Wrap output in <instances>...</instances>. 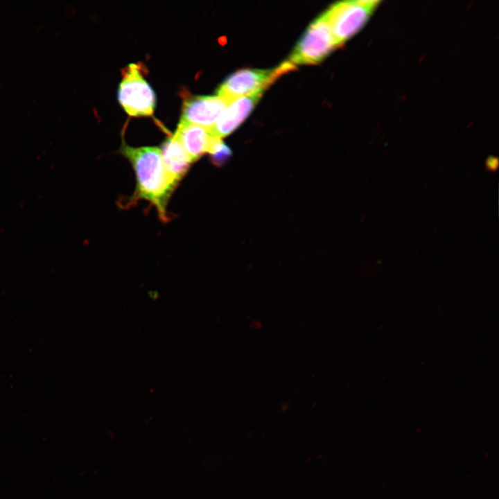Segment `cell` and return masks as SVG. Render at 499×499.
Wrapping results in <instances>:
<instances>
[{
	"mask_svg": "<svg viewBox=\"0 0 499 499\" xmlns=\"http://www.w3.org/2000/svg\"><path fill=\"white\" fill-rule=\"evenodd\" d=\"M119 152L131 164L136 178L132 195L118 204L123 209L146 200L155 207L159 220L168 222L172 216L168 202L178 184L167 173L159 148L154 146L132 147L123 139Z\"/></svg>",
	"mask_w": 499,
	"mask_h": 499,
	"instance_id": "1",
	"label": "cell"
},
{
	"mask_svg": "<svg viewBox=\"0 0 499 499\" xmlns=\"http://www.w3.org/2000/svg\"><path fill=\"white\" fill-rule=\"evenodd\" d=\"M146 67L132 63L122 69L118 88V100L130 116H150L156 105V96L147 82Z\"/></svg>",
	"mask_w": 499,
	"mask_h": 499,
	"instance_id": "2",
	"label": "cell"
},
{
	"mask_svg": "<svg viewBox=\"0 0 499 499\" xmlns=\"http://www.w3.org/2000/svg\"><path fill=\"white\" fill-rule=\"evenodd\" d=\"M379 3L374 0L340 1L324 12L338 48L365 26Z\"/></svg>",
	"mask_w": 499,
	"mask_h": 499,
	"instance_id": "3",
	"label": "cell"
},
{
	"mask_svg": "<svg viewBox=\"0 0 499 499\" xmlns=\"http://www.w3.org/2000/svg\"><path fill=\"white\" fill-rule=\"evenodd\" d=\"M288 60L271 69H243L229 76L216 90L217 96L227 102L233 99L263 91L282 75L294 71Z\"/></svg>",
	"mask_w": 499,
	"mask_h": 499,
	"instance_id": "4",
	"label": "cell"
},
{
	"mask_svg": "<svg viewBox=\"0 0 499 499\" xmlns=\"http://www.w3.org/2000/svg\"><path fill=\"white\" fill-rule=\"evenodd\" d=\"M323 14L313 21L302 35L288 61L294 64H317L338 49Z\"/></svg>",
	"mask_w": 499,
	"mask_h": 499,
	"instance_id": "5",
	"label": "cell"
},
{
	"mask_svg": "<svg viewBox=\"0 0 499 499\" xmlns=\"http://www.w3.org/2000/svg\"><path fill=\"white\" fill-rule=\"evenodd\" d=\"M229 102L215 96H198L184 94L180 121L211 128L227 106Z\"/></svg>",
	"mask_w": 499,
	"mask_h": 499,
	"instance_id": "6",
	"label": "cell"
},
{
	"mask_svg": "<svg viewBox=\"0 0 499 499\" xmlns=\"http://www.w3.org/2000/svg\"><path fill=\"white\" fill-rule=\"evenodd\" d=\"M263 91L237 98L229 102L213 126L209 130L216 138L222 139L234 131L248 116Z\"/></svg>",
	"mask_w": 499,
	"mask_h": 499,
	"instance_id": "7",
	"label": "cell"
},
{
	"mask_svg": "<svg viewBox=\"0 0 499 499\" xmlns=\"http://www.w3.org/2000/svg\"><path fill=\"white\" fill-rule=\"evenodd\" d=\"M173 136L181 143L193 163L208 153L215 138L208 129L181 121Z\"/></svg>",
	"mask_w": 499,
	"mask_h": 499,
	"instance_id": "8",
	"label": "cell"
},
{
	"mask_svg": "<svg viewBox=\"0 0 499 499\" xmlns=\"http://www.w3.org/2000/svg\"><path fill=\"white\" fill-rule=\"evenodd\" d=\"M159 150L167 173L179 184L193 164L189 156L179 141L170 134L161 143Z\"/></svg>",
	"mask_w": 499,
	"mask_h": 499,
	"instance_id": "9",
	"label": "cell"
},
{
	"mask_svg": "<svg viewBox=\"0 0 499 499\" xmlns=\"http://www.w3.org/2000/svg\"><path fill=\"white\" fill-rule=\"evenodd\" d=\"M208 153L211 161L216 166H220L231 156V150L221 139L215 137Z\"/></svg>",
	"mask_w": 499,
	"mask_h": 499,
	"instance_id": "10",
	"label": "cell"
}]
</instances>
